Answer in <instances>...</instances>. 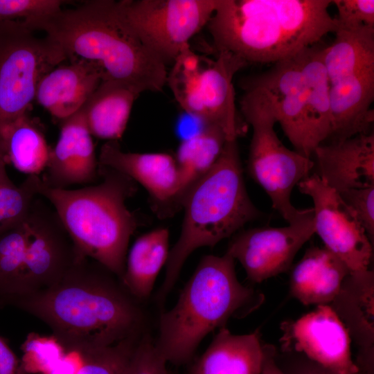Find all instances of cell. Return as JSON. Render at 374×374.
I'll return each instance as SVG.
<instances>
[{"label": "cell", "mask_w": 374, "mask_h": 374, "mask_svg": "<svg viewBox=\"0 0 374 374\" xmlns=\"http://www.w3.org/2000/svg\"><path fill=\"white\" fill-rule=\"evenodd\" d=\"M7 163L0 142V234L14 227L26 216L33 202L39 196L41 182L39 175H31L17 186L6 172Z\"/></svg>", "instance_id": "obj_30"}, {"label": "cell", "mask_w": 374, "mask_h": 374, "mask_svg": "<svg viewBox=\"0 0 374 374\" xmlns=\"http://www.w3.org/2000/svg\"><path fill=\"white\" fill-rule=\"evenodd\" d=\"M374 273L349 272L329 305L346 328L357 353L359 374H374Z\"/></svg>", "instance_id": "obj_18"}, {"label": "cell", "mask_w": 374, "mask_h": 374, "mask_svg": "<svg viewBox=\"0 0 374 374\" xmlns=\"http://www.w3.org/2000/svg\"><path fill=\"white\" fill-rule=\"evenodd\" d=\"M330 4L332 0H217L206 26L217 52L231 53L247 64H275L335 33Z\"/></svg>", "instance_id": "obj_3"}, {"label": "cell", "mask_w": 374, "mask_h": 374, "mask_svg": "<svg viewBox=\"0 0 374 374\" xmlns=\"http://www.w3.org/2000/svg\"><path fill=\"white\" fill-rule=\"evenodd\" d=\"M61 0H0V21H26L55 13L62 9Z\"/></svg>", "instance_id": "obj_33"}, {"label": "cell", "mask_w": 374, "mask_h": 374, "mask_svg": "<svg viewBox=\"0 0 374 374\" xmlns=\"http://www.w3.org/2000/svg\"><path fill=\"white\" fill-rule=\"evenodd\" d=\"M117 3L140 39L167 65L207 25L217 0H121Z\"/></svg>", "instance_id": "obj_10"}, {"label": "cell", "mask_w": 374, "mask_h": 374, "mask_svg": "<svg viewBox=\"0 0 374 374\" xmlns=\"http://www.w3.org/2000/svg\"><path fill=\"white\" fill-rule=\"evenodd\" d=\"M140 336L81 356L82 366L75 374H123Z\"/></svg>", "instance_id": "obj_32"}, {"label": "cell", "mask_w": 374, "mask_h": 374, "mask_svg": "<svg viewBox=\"0 0 374 374\" xmlns=\"http://www.w3.org/2000/svg\"><path fill=\"white\" fill-rule=\"evenodd\" d=\"M354 211L373 243L374 237V186L353 188L339 193Z\"/></svg>", "instance_id": "obj_36"}, {"label": "cell", "mask_w": 374, "mask_h": 374, "mask_svg": "<svg viewBox=\"0 0 374 374\" xmlns=\"http://www.w3.org/2000/svg\"><path fill=\"white\" fill-rule=\"evenodd\" d=\"M66 59L58 43L22 21H0V132L29 114L42 78Z\"/></svg>", "instance_id": "obj_9"}, {"label": "cell", "mask_w": 374, "mask_h": 374, "mask_svg": "<svg viewBox=\"0 0 374 374\" xmlns=\"http://www.w3.org/2000/svg\"><path fill=\"white\" fill-rule=\"evenodd\" d=\"M298 58L306 84V124L314 152L331 135L330 82L321 59V48L309 47Z\"/></svg>", "instance_id": "obj_26"}, {"label": "cell", "mask_w": 374, "mask_h": 374, "mask_svg": "<svg viewBox=\"0 0 374 374\" xmlns=\"http://www.w3.org/2000/svg\"><path fill=\"white\" fill-rule=\"evenodd\" d=\"M262 344L258 329L246 335L219 329L188 374H260Z\"/></svg>", "instance_id": "obj_23"}, {"label": "cell", "mask_w": 374, "mask_h": 374, "mask_svg": "<svg viewBox=\"0 0 374 374\" xmlns=\"http://www.w3.org/2000/svg\"><path fill=\"white\" fill-rule=\"evenodd\" d=\"M169 232L158 228L139 237L126 258L121 283L138 301L147 299L169 256Z\"/></svg>", "instance_id": "obj_25"}, {"label": "cell", "mask_w": 374, "mask_h": 374, "mask_svg": "<svg viewBox=\"0 0 374 374\" xmlns=\"http://www.w3.org/2000/svg\"><path fill=\"white\" fill-rule=\"evenodd\" d=\"M22 21L58 43L70 61L97 65L103 80L122 83L140 94L160 92L166 84V64L129 26L116 1H89L75 8Z\"/></svg>", "instance_id": "obj_2"}, {"label": "cell", "mask_w": 374, "mask_h": 374, "mask_svg": "<svg viewBox=\"0 0 374 374\" xmlns=\"http://www.w3.org/2000/svg\"><path fill=\"white\" fill-rule=\"evenodd\" d=\"M274 346L262 344V363L260 374H285L277 363Z\"/></svg>", "instance_id": "obj_39"}, {"label": "cell", "mask_w": 374, "mask_h": 374, "mask_svg": "<svg viewBox=\"0 0 374 374\" xmlns=\"http://www.w3.org/2000/svg\"><path fill=\"white\" fill-rule=\"evenodd\" d=\"M138 301L112 272L80 254L55 283L10 305L48 325L64 350L83 356L140 336Z\"/></svg>", "instance_id": "obj_1"}, {"label": "cell", "mask_w": 374, "mask_h": 374, "mask_svg": "<svg viewBox=\"0 0 374 374\" xmlns=\"http://www.w3.org/2000/svg\"><path fill=\"white\" fill-rule=\"evenodd\" d=\"M315 233L313 208L283 227L253 228L235 233L226 252L238 260L255 283L289 270L300 249Z\"/></svg>", "instance_id": "obj_14"}, {"label": "cell", "mask_w": 374, "mask_h": 374, "mask_svg": "<svg viewBox=\"0 0 374 374\" xmlns=\"http://www.w3.org/2000/svg\"><path fill=\"white\" fill-rule=\"evenodd\" d=\"M229 141L223 131L204 125L198 132L183 140L175 159L179 175V206L189 188L214 165Z\"/></svg>", "instance_id": "obj_29"}, {"label": "cell", "mask_w": 374, "mask_h": 374, "mask_svg": "<svg viewBox=\"0 0 374 374\" xmlns=\"http://www.w3.org/2000/svg\"><path fill=\"white\" fill-rule=\"evenodd\" d=\"M313 202L314 231L325 247L337 256L350 272L368 269L373 256L372 242L354 211L340 194L316 174L298 185Z\"/></svg>", "instance_id": "obj_12"}, {"label": "cell", "mask_w": 374, "mask_h": 374, "mask_svg": "<svg viewBox=\"0 0 374 374\" xmlns=\"http://www.w3.org/2000/svg\"><path fill=\"white\" fill-rule=\"evenodd\" d=\"M338 28L374 26V0H332Z\"/></svg>", "instance_id": "obj_35"}, {"label": "cell", "mask_w": 374, "mask_h": 374, "mask_svg": "<svg viewBox=\"0 0 374 374\" xmlns=\"http://www.w3.org/2000/svg\"><path fill=\"white\" fill-rule=\"evenodd\" d=\"M98 159L99 164L143 186L159 217H169L180 208L179 175L175 157L165 152H127L117 141H109L102 145Z\"/></svg>", "instance_id": "obj_16"}, {"label": "cell", "mask_w": 374, "mask_h": 374, "mask_svg": "<svg viewBox=\"0 0 374 374\" xmlns=\"http://www.w3.org/2000/svg\"><path fill=\"white\" fill-rule=\"evenodd\" d=\"M281 350L299 353L335 374H359L350 352V339L329 305L296 321L282 323Z\"/></svg>", "instance_id": "obj_15"}, {"label": "cell", "mask_w": 374, "mask_h": 374, "mask_svg": "<svg viewBox=\"0 0 374 374\" xmlns=\"http://www.w3.org/2000/svg\"><path fill=\"white\" fill-rule=\"evenodd\" d=\"M98 166L92 135L80 109L61 121L59 139L51 148L41 179L46 186L56 189L92 184L100 180Z\"/></svg>", "instance_id": "obj_17"}, {"label": "cell", "mask_w": 374, "mask_h": 374, "mask_svg": "<svg viewBox=\"0 0 374 374\" xmlns=\"http://www.w3.org/2000/svg\"><path fill=\"white\" fill-rule=\"evenodd\" d=\"M167 362L149 335L140 337L123 374H168Z\"/></svg>", "instance_id": "obj_34"}, {"label": "cell", "mask_w": 374, "mask_h": 374, "mask_svg": "<svg viewBox=\"0 0 374 374\" xmlns=\"http://www.w3.org/2000/svg\"><path fill=\"white\" fill-rule=\"evenodd\" d=\"M0 374H28L22 362L0 336Z\"/></svg>", "instance_id": "obj_38"}, {"label": "cell", "mask_w": 374, "mask_h": 374, "mask_svg": "<svg viewBox=\"0 0 374 374\" xmlns=\"http://www.w3.org/2000/svg\"><path fill=\"white\" fill-rule=\"evenodd\" d=\"M39 197L28 211L29 238L17 290L7 305L55 283L81 254L54 209Z\"/></svg>", "instance_id": "obj_11"}, {"label": "cell", "mask_w": 374, "mask_h": 374, "mask_svg": "<svg viewBox=\"0 0 374 374\" xmlns=\"http://www.w3.org/2000/svg\"><path fill=\"white\" fill-rule=\"evenodd\" d=\"M284 353V352H283ZM283 362L276 358L278 364L285 374H335L330 371L296 353H284Z\"/></svg>", "instance_id": "obj_37"}, {"label": "cell", "mask_w": 374, "mask_h": 374, "mask_svg": "<svg viewBox=\"0 0 374 374\" xmlns=\"http://www.w3.org/2000/svg\"><path fill=\"white\" fill-rule=\"evenodd\" d=\"M240 110L251 126L247 169L269 196L273 208L288 223L303 218L310 208L299 209L291 202L294 188L310 174L314 161L287 148L276 134V120L265 105L242 96Z\"/></svg>", "instance_id": "obj_8"}, {"label": "cell", "mask_w": 374, "mask_h": 374, "mask_svg": "<svg viewBox=\"0 0 374 374\" xmlns=\"http://www.w3.org/2000/svg\"><path fill=\"white\" fill-rule=\"evenodd\" d=\"M373 100L374 68L330 84L332 142L371 132Z\"/></svg>", "instance_id": "obj_21"}, {"label": "cell", "mask_w": 374, "mask_h": 374, "mask_svg": "<svg viewBox=\"0 0 374 374\" xmlns=\"http://www.w3.org/2000/svg\"><path fill=\"white\" fill-rule=\"evenodd\" d=\"M102 80L97 65L72 60L55 66L42 78L35 100L61 122L80 110Z\"/></svg>", "instance_id": "obj_20"}, {"label": "cell", "mask_w": 374, "mask_h": 374, "mask_svg": "<svg viewBox=\"0 0 374 374\" xmlns=\"http://www.w3.org/2000/svg\"><path fill=\"white\" fill-rule=\"evenodd\" d=\"M264 300L263 294L238 280L235 260L229 253L206 255L175 305L161 314L155 348L167 363L186 364L208 333L226 327L231 318L249 314Z\"/></svg>", "instance_id": "obj_4"}, {"label": "cell", "mask_w": 374, "mask_h": 374, "mask_svg": "<svg viewBox=\"0 0 374 374\" xmlns=\"http://www.w3.org/2000/svg\"><path fill=\"white\" fill-rule=\"evenodd\" d=\"M299 55V54H298ZM298 55L247 81L242 96L267 106L296 151L311 158L305 116L307 93Z\"/></svg>", "instance_id": "obj_13"}, {"label": "cell", "mask_w": 374, "mask_h": 374, "mask_svg": "<svg viewBox=\"0 0 374 374\" xmlns=\"http://www.w3.org/2000/svg\"><path fill=\"white\" fill-rule=\"evenodd\" d=\"M139 95L122 83L103 80L81 108L91 134L108 141L121 139Z\"/></svg>", "instance_id": "obj_24"}, {"label": "cell", "mask_w": 374, "mask_h": 374, "mask_svg": "<svg viewBox=\"0 0 374 374\" xmlns=\"http://www.w3.org/2000/svg\"><path fill=\"white\" fill-rule=\"evenodd\" d=\"M181 208V233L170 249L158 303L164 302L193 251L213 247L262 215L248 195L237 140L226 141L212 168L185 194Z\"/></svg>", "instance_id": "obj_5"}, {"label": "cell", "mask_w": 374, "mask_h": 374, "mask_svg": "<svg viewBox=\"0 0 374 374\" xmlns=\"http://www.w3.org/2000/svg\"><path fill=\"white\" fill-rule=\"evenodd\" d=\"M316 174L338 193L374 186V134H361L317 146Z\"/></svg>", "instance_id": "obj_19"}, {"label": "cell", "mask_w": 374, "mask_h": 374, "mask_svg": "<svg viewBox=\"0 0 374 374\" xmlns=\"http://www.w3.org/2000/svg\"><path fill=\"white\" fill-rule=\"evenodd\" d=\"M349 272L344 262L325 247H312L292 269L290 293L305 305H329Z\"/></svg>", "instance_id": "obj_22"}, {"label": "cell", "mask_w": 374, "mask_h": 374, "mask_svg": "<svg viewBox=\"0 0 374 374\" xmlns=\"http://www.w3.org/2000/svg\"><path fill=\"white\" fill-rule=\"evenodd\" d=\"M247 64L226 51L217 52L212 60L197 54L188 45L173 62L166 84L188 114L204 125L219 127L228 140H238L245 130L237 114L233 79Z\"/></svg>", "instance_id": "obj_7"}, {"label": "cell", "mask_w": 374, "mask_h": 374, "mask_svg": "<svg viewBox=\"0 0 374 374\" xmlns=\"http://www.w3.org/2000/svg\"><path fill=\"white\" fill-rule=\"evenodd\" d=\"M30 229L28 213L19 224L0 234V307L7 305L15 294Z\"/></svg>", "instance_id": "obj_31"}, {"label": "cell", "mask_w": 374, "mask_h": 374, "mask_svg": "<svg viewBox=\"0 0 374 374\" xmlns=\"http://www.w3.org/2000/svg\"><path fill=\"white\" fill-rule=\"evenodd\" d=\"M332 43L321 48L330 84L374 68V26L337 28Z\"/></svg>", "instance_id": "obj_27"}, {"label": "cell", "mask_w": 374, "mask_h": 374, "mask_svg": "<svg viewBox=\"0 0 374 374\" xmlns=\"http://www.w3.org/2000/svg\"><path fill=\"white\" fill-rule=\"evenodd\" d=\"M0 137L7 161L18 170L38 175L45 170L51 147L35 118L29 114L17 118L1 131Z\"/></svg>", "instance_id": "obj_28"}, {"label": "cell", "mask_w": 374, "mask_h": 374, "mask_svg": "<svg viewBox=\"0 0 374 374\" xmlns=\"http://www.w3.org/2000/svg\"><path fill=\"white\" fill-rule=\"evenodd\" d=\"M100 181L78 189H56L42 181L38 195L57 213L75 249L123 280L127 250L138 221L126 201L137 190L127 175L99 164Z\"/></svg>", "instance_id": "obj_6"}]
</instances>
